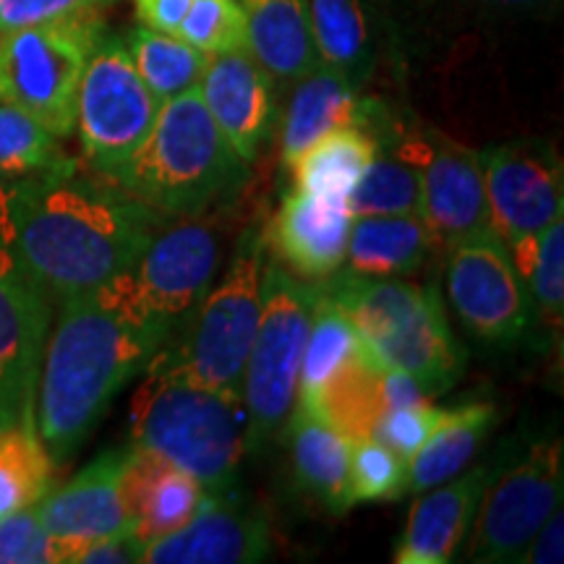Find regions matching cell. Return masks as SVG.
I'll return each mask as SVG.
<instances>
[{
  "mask_svg": "<svg viewBox=\"0 0 564 564\" xmlns=\"http://www.w3.org/2000/svg\"><path fill=\"white\" fill-rule=\"evenodd\" d=\"M165 215L76 160L0 181V246L47 299L89 293L137 262Z\"/></svg>",
  "mask_w": 564,
  "mask_h": 564,
  "instance_id": "6da1fadb",
  "label": "cell"
},
{
  "mask_svg": "<svg viewBox=\"0 0 564 564\" xmlns=\"http://www.w3.org/2000/svg\"><path fill=\"white\" fill-rule=\"evenodd\" d=\"M34 392V426L53 463H66L116 394L147 371L175 327L141 306L126 274L58 301Z\"/></svg>",
  "mask_w": 564,
  "mask_h": 564,
  "instance_id": "7a4b0ae2",
  "label": "cell"
},
{
  "mask_svg": "<svg viewBox=\"0 0 564 564\" xmlns=\"http://www.w3.org/2000/svg\"><path fill=\"white\" fill-rule=\"evenodd\" d=\"M144 373L131 403V444L192 474L209 497L230 494L249 453L241 392L194 382L160 350Z\"/></svg>",
  "mask_w": 564,
  "mask_h": 564,
  "instance_id": "3957f363",
  "label": "cell"
},
{
  "mask_svg": "<svg viewBox=\"0 0 564 564\" xmlns=\"http://www.w3.org/2000/svg\"><path fill=\"white\" fill-rule=\"evenodd\" d=\"M249 165L212 121L199 87L162 102L150 137L112 181L165 217H196L243 186Z\"/></svg>",
  "mask_w": 564,
  "mask_h": 564,
  "instance_id": "277c9868",
  "label": "cell"
},
{
  "mask_svg": "<svg viewBox=\"0 0 564 564\" xmlns=\"http://www.w3.org/2000/svg\"><path fill=\"white\" fill-rule=\"evenodd\" d=\"M319 288L348 316L379 364L405 371L432 398L463 377L465 352L434 285L337 270Z\"/></svg>",
  "mask_w": 564,
  "mask_h": 564,
  "instance_id": "5b68a950",
  "label": "cell"
},
{
  "mask_svg": "<svg viewBox=\"0 0 564 564\" xmlns=\"http://www.w3.org/2000/svg\"><path fill=\"white\" fill-rule=\"evenodd\" d=\"M264 253L262 232L246 230L220 282L188 314V327L160 348V356L194 382L241 392L246 361L262 319Z\"/></svg>",
  "mask_w": 564,
  "mask_h": 564,
  "instance_id": "8992f818",
  "label": "cell"
},
{
  "mask_svg": "<svg viewBox=\"0 0 564 564\" xmlns=\"http://www.w3.org/2000/svg\"><path fill=\"white\" fill-rule=\"evenodd\" d=\"M319 282L299 280L278 262L264 267L262 319L246 361L241 398L246 447L262 449L285 426L299 394V371Z\"/></svg>",
  "mask_w": 564,
  "mask_h": 564,
  "instance_id": "52a82bcc",
  "label": "cell"
},
{
  "mask_svg": "<svg viewBox=\"0 0 564 564\" xmlns=\"http://www.w3.org/2000/svg\"><path fill=\"white\" fill-rule=\"evenodd\" d=\"M102 32V11H95L0 34V102L68 139L84 68Z\"/></svg>",
  "mask_w": 564,
  "mask_h": 564,
  "instance_id": "ba28073f",
  "label": "cell"
},
{
  "mask_svg": "<svg viewBox=\"0 0 564 564\" xmlns=\"http://www.w3.org/2000/svg\"><path fill=\"white\" fill-rule=\"evenodd\" d=\"M162 102L147 89L123 37L100 34L76 95V126L91 173L116 178L150 137Z\"/></svg>",
  "mask_w": 564,
  "mask_h": 564,
  "instance_id": "9c48e42d",
  "label": "cell"
},
{
  "mask_svg": "<svg viewBox=\"0 0 564 564\" xmlns=\"http://www.w3.org/2000/svg\"><path fill=\"white\" fill-rule=\"evenodd\" d=\"M562 442L560 436L533 440L491 465L478 502L470 562L512 564L556 507H562Z\"/></svg>",
  "mask_w": 564,
  "mask_h": 564,
  "instance_id": "30bf717a",
  "label": "cell"
},
{
  "mask_svg": "<svg viewBox=\"0 0 564 564\" xmlns=\"http://www.w3.org/2000/svg\"><path fill=\"white\" fill-rule=\"evenodd\" d=\"M447 253L449 306L465 327L502 348L523 340L535 314L507 246L494 236L453 246Z\"/></svg>",
  "mask_w": 564,
  "mask_h": 564,
  "instance_id": "8fae6325",
  "label": "cell"
},
{
  "mask_svg": "<svg viewBox=\"0 0 564 564\" xmlns=\"http://www.w3.org/2000/svg\"><path fill=\"white\" fill-rule=\"evenodd\" d=\"M478 158L491 228L507 251L560 220L564 212L562 160L552 147L520 141L489 147Z\"/></svg>",
  "mask_w": 564,
  "mask_h": 564,
  "instance_id": "7c38bea8",
  "label": "cell"
},
{
  "mask_svg": "<svg viewBox=\"0 0 564 564\" xmlns=\"http://www.w3.org/2000/svg\"><path fill=\"white\" fill-rule=\"evenodd\" d=\"M220 257L223 241L217 230L199 220H186L162 225L123 274L141 306L175 327L215 285Z\"/></svg>",
  "mask_w": 564,
  "mask_h": 564,
  "instance_id": "4fadbf2b",
  "label": "cell"
},
{
  "mask_svg": "<svg viewBox=\"0 0 564 564\" xmlns=\"http://www.w3.org/2000/svg\"><path fill=\"white\" fill-rule=\"evenodd\" d=\"M400 152L421 171L419 217L432 232L434 246H453L494 238L489 204H486L481 158L455 141L405 139Z\"/></svg>",
  "mask_w": 564,
  "mask_h": 564,
  "instance_id": "5bb4252c",
  "label": "cell"
},
{
  "mask_svg": "<svg viewBox=\"0 0 564 564\" xmlns=\"http://www.w3.org/2000/svg\"><path fill=\"white\" fill-rule=\"evenodd\" d=\"M51 333V299L0 246V423L34 415V392Z\"/></svg>",
  "mask_w": 564,
  "mask_h": 564,
  "instance_id": "9a60e30c",
  "label": "cell"
},
{
  "mask_svg": "<svg viewBox=\"0 0 564 564\" xmlns=\"http://www.w3.org/2000/svg\"><path fill=\"white\" fill-rule=\"evenodd\" d=\"M126 453L129 447L102 453L66 486L47 491L34 505L42 525L58 546L61 562H74L89 541L137 528L121 489Z\"/></svg>",
  "mask_w": 564,
  "mask_h": 564,
  "instance_id": "2e32d148",
  "label": "cell"
},
{
  "mask_svg": "<svg viewBox=\"0 0 564 564\" xmlns=\"http://www.w3.org/2000/svg\"><path fill=\"white\" fill-rule=\"evenodd\" d=\"M274 82L257 58L241 51L209 55L199 82V95L212 121L225 133L232 150L251 165L264 150L278 121Z\"/></svg>",
  "mask_w": 564,
  "mask_h": 564,
  "instance_id": "e0dca14e",
  "label": "cell"
},
{
  "mask_svg": "<svg viewBox=\"0 0 564 564\" xmlns=\"http://www.w3.org/2000/svg\"><path fill=\"white\" fill-rule=\"evenodd\" d=\"M272 552L264 512L241 505L230 494L204 499L202 510L178 531L147 544L150 564H253Z\"/></svg>",
  "mask_w": 564,
  "mask_h": 564,
  "instance_id": "ac0fdd59",
  "label": "cell"
},
{
  "mask_svg": "<svg viewBox=\"0 0 564 564\" xmlns=\"http://www.w3.org/2000/svg\"><path fill=\"white\" fill-rule=\"evenodd\" d=\"M350 225L348 202L293 186L262 236L274 262L299 280L324 282L345 262Z\"/></svg>",
  "mask_w": 564,
  "mask_h": 564,
  "instance_id": "d6986e66",
  "label": "cell"
},
{
  "mask_svg": "<svg viewBox=\"0 0 564 564\" xmlns=\"http://www.w3.org/2000/svg\"><path fill=\"white\" fill-rule=\"evenodd\" d=\"M489 481V465L421 491L392 560L398 564H447L455 560L476 520L478 502Z\"/></svg>",
  "mask_w": 564,
  "mask_h": 564,
  "instance_id": "ffe728a7",
  "label": "cell"
},
{
  "mask_svg": "<svg viewBox=\"0 0 564 564\" xmlns=\"http://www.w3.org/2000/svg\"><path fill=\"white\" fill-rule=\"evenodd\" d=\"M121 489L137 533L147 544L186 525L207 499L192 474L137 444L126 453Z\"/></svg>",
  "mask_w": 564,
  "mask_h": 564,
  "instance_id": "44dd1931",
  "label": "cell"
},
{
  "mask_svg": "<svg viewBox=\"0 0 564 564\" xmlns=\"http://www.w3.org/2000/svg\"><path fill=\"white\" fill-rule=\"evenodd\" d=\"M358 84L322 63L295 82L280 126V162L288 171L329 131L361 123L366 100L358 97Z\"/></svg>",
  "mask_w": 564,
  "mask_h": 564,
  "instance_id": "7402d4cb",
  "label": "cell"
},
{
  "mask_svg": "<svg viewBox=\"0 0 564 564\" xmlns=\"http://www.w3.org/2000/svg\"><path fill=\"white\" fill-rule=\"evenodd\" d=\"M246 51L274 82L295 84L319 66L308 0H241Z\"/></svg>",
  "mask_w": 564,
  "mask_h": 564,
  "instance_id": "603a6c76",
  "label": "cell"
},
{
  "mask_svg": "<svg viewBox=\"0 0 564 564\" xmlns=\"http://www.w3.org/2000/svg\"><path fill=\"white\" fill-rule=\"evenodd\" d=\"M288 447H291L293 474L301 489L327 512H350L352 497L348 476L352 442L345 440L319 413L295 405L288 415Z\"/></svg>",
  "mask_w": 564,
  "mask_h": 564,
  "instance_id": "cb8c5ba5",
  "label": "cell"
},
{
  "mask_svg": "<svg viewBox=\"0 0 564 564\" xmlns=\"http://www.w3.org/2000/svg\"><path fill=\"white\" fill-rule=\"evenodd\" d=\"M434 238L419 215L352 217L340 270L361 278H405L426 264Z\"/></svg>",
  "mask_w": 564,
  "mask_h": 564,
  "instance_id": "d4e9b609",
  "label": "cell"
},
{
  "mask_svg": "<svg viewBox=\"0 0 564 564\" xmlns=\"http://www.w3.org/2000/svg\"><path fill=\"white\" fill-rule=\"evenodd\" d=\"M494 421L497 411L489 403H465L444 411L434 432L408 460V491H429L460 476L484 447Z\"/></svg>",
  "mask_w": 564,
  "mask_h": 564,
  "instance_id": "484cf974",
  "label": "cell"
},
{
  "mask_svg": "<svg viewBox=\"0 0 564 564\" xmlns=\"http://www.w3.org/2000/svg\"><path fill=\"white\" fill-rule=\"evenodd\" d=\"M382 371L384 366L361 340L348 361L322 384L312 403L303 408L333 423L348 442L371 440L382 413Z\"/></svg>",
  "mask_w": 564,
  "mask_h": 564,
  "instance_id": "4316f807",
  "label": "cell"
},
{
  "mask_svg": "<svg viewBox=\"0 0 564 564\" xmlns=\"http://www.w3.org/2000/svg\"><path fill=\"white\" fill-rule=\"evenodd\" d=\"M379 150V139L364 126H343L329 131L301 154L291 167L293 186L329 199L348 202L350 188Z\"/></svg>",
  "mask_w": 564,
  "mask_h": 564,
  "instance_id": "83f0119b",
  "label": "cell"
},
{
  "mask_svg": "<svg viewBox=\"0 0 564 564\" xmlns=\"http://www.w3.org/2000/svg\"><path fill=\"white\" fill-rule=\"evenodd\" d=\"M308 19L322 66L361 87L371 66V32L361 0H308Z\"/></svg>",
  "mask_w": 564,
  "mask_h": 564,
  "instance_id": "f1b7e54d",
  "label": "cell"
},
{
  "mask_svg": "<svg viewBox=\"0 0 564 564\" xmlns=\"http://www.w3.org/2000/svg\"><path fill=\"white\" fill-rule=\"evenodd\" d=\"M133 68L160 102L196 89L207 68L209 55L186 40L139 24L123 37Z\"/></svg>",
  "mask_w": 564,
  "mask_h": 564,
  "instance_id": "f546056e",
  "label": "cell"
},
{
  "mask_svg": "<svg viewBox=\"0 0 564 564\" xmlns=\"http://www.w3.org/2000/svg\"><path fill=\"white\" fill-rule=\"evenodd\" d=\"M352 217L369 215H419L421 212V171L392 141H382L379 150L358 175L348 194Z\"/></svg>",
  "mask_w": 564,
  "mask_h": 564,
  "instance_id": "4dcf8cb0",
  "label": "cell"
},
{
  "mask_svg": "<svg viewBox=\"0 0 564 564\" xmlns=\"http://www.w3.org/2000/svg\"><path fill=\"white\" fill-rule=\"evenodd\" d=\"M53 465L34 415L0 426V514L37 505L51 491Z\"/></svg>",
  "mask_w": 564,
  "mask_h": 564,
  "instance_id": "1f68e13d",
  "label": "cell"
},
{
  "mask_svg": "<svg viewBox=\"0 0 564 564\" xmlns=\"http://www.w3.org/2000/svg\"><path fill=\"white\" fill-rule=\"evenodd\" d=\"M510 257L531 295L533 314L549 329H562L564 314V220H554L535 238L512 246Z\"/></svg>",
  "mask_w": 564,
  "mask_h": 564,
  "instance_id": "d6a6232c",
  "label": "cell"
},
{
  "mask_svg": "<svg viewBox=\"0 0 564 564\" xmlns=\"http://www.w3.org/2000/svg\"><path fill=\"white\" fill-rule=\"evenodd\" d=\"M358 343H361V337H358L356 327L319 288L312 327H308L306 345H303L299 394H295V400L301 405L312 403L316 392L322 390V384L348 361L350 352L358 348Z\"/></svg>",
  "mask_w": 564,
  "mask_h": 564,
  "instance_id": "836d02e7",
  "label": "cell"
},
{
  "mask_svg": "<svg viewBox=\"0 0 564 564\" xmlns=\"http://www.w3.org/2000/svg\"><path fill=\"white\" fill-rule=\"evenodd\" d=\"M63 139L30 112L0 102V181H19L63 167L70 158Z\"/></svg>",
  "mask_w": 564,
  "mask_h": 564,
  "instance_id": "e575fe53",
  "label": "cell"
},
{
  "mask_svg": "<svg viewBox=\"0 0 564 564\" xmlns=\"http://www.w3.org/2000/svg\"><path fill=\"white\" fill-rule=\"evenodd\" d=\"M350 497L358 502H387L408 491V460L377 440L352 442Z\"/></svg>",
  "mask_w": 564,
  "mask_h": 564,
  "instance_id": "d590c367",
  "label": "cell"
},
{
  "mask_svg": "<svg viewBox=\"0 0 564 564\" xmlns=\"http://www.w3.org/2000/svg\"><path fill=\"white\" fill-rule=\"evenodd\" d=\"M175 37L202 53H230L246 47V13L241 0H192Z\"/></svg>",
  "mask_w": 564,
  "mask_h": 564,
  "instance_id": "8d00e7d4",
  "label": "cell"
},
{
  "mask_svg": "<svg viewBox=\"0 0 564 564\" xmlns=\"http://www.w3.org/2000/svg\"><path fill=\"white\" fill-rule=\"evenodd\" d=\"M0 564H61L34 505L0 514Z\"/></svg>",
  "mask_w": 564,
  "mask_h": 564,
  "instance_id": "74e56055",
  "label": "cell"
},
{
  "mask_svg": "<svg viewBox=\"0 0 564 564\" xmlns=\"http://www.w3.org/2000/svg\"><path fill=\"white\" fill-rule=\"evenodd\" d=\"M442 408L434 403L411 405V408H384L379 413L377 426H373L371 440L382 442L392 453H398L405 460H411L415 449L426 442V436L434 432L436 421L442 419Z\"/></svg>",
  "mask_w": 564,
  "mask_h": 564,
  "instance_id": "f35d334b",
  "label": "cell"
},
{
  "mask_svg": "<svg viewBox=\"0 0 564 564\" xmlns=\"http://www.w3.org/2000/svg\"><path fill=\"white\" fill-rule=\"evenodd\" d=\"M112 0H0V34L79 13L105 11Z\"/></svg>",
  "mask_w": 564,
  "mask_h": 564,
  "instance_id": "ab89813d",
  "label": "cell"
},
{
  "mask_svg": "<svg viewBox=\"0 0 564 564\" xmlns=\"http://www.w3.org/2000/svg\"><path fill=\"white\" fill-rule=\"evenodd\" d=\"M144 549L147 541L137 533V528H129L89 541L70 564H137L144 562Z\"/></svg>",
  "mask_w": 564,
  "mask_h": 564,
  "instance_id": "60d3db41",
  "label": "cell"
},
{
  "mask_svg": "<svg viewBox=\"0 0 564 564\" xmlns=\"http://www.w3.org/2000/svg\"><path fill=\"white\" fill-rule=\"evenodd\" d=\"M564 560V512L562 507L549 514L546 523L535 531L531 544L525 546L520 562L523 564H560Z\"/></svg>",
  "mask_w": 564,
  "mask_h": 564,
  "instance_id": "b9f144b4",
  "label": "cell"
},
{
  "mask_svg": "<svg viewBox=\"0 0 564 564\" xmlns=\"http://www.w3.org/2000/svg\"><path fill=\"white\" fill-rule=\"evenodd\" d=\"M133 9L144 26L175 34L186 11L192 9V0H133Z\"/></svg>",
  "mask_w": 564,
  "mask_h": 564,
  "instance_id": "7bdbcfd3",
  "label": "cell"
},
{
  "mask_svg": "<svg viewBox=\"0 0 564 564\" xmlns=\"http://www.w3.org/2000/svg\"><path fill=\"white\" fill-rule=\"evenodd\" d=\"M432 403V394L415 382L413 377H408L405 371L387 369L382 371V411L384 408H411Z\"/></svg>",
  "mask_w": 564,
  "mask_h": 564,
  "instance_id": "ee69618b",
  "label": "cell"
},
{
  "mask_svg": "<svg viewBox=\"0 0 564 564\" xmlns=\"http://www.w3.org/2000/svg\"><path fill=\"white\" fill-rule=\"evenodd\" d=\"M489 3H497V6H533V3H541V0H489Z\"/></svg>",
  "mask_w": 564,
  "mask_h": 564,
  "instance_id": "f6af8a7d",
  "label": "cell"
},
{
  "mask_svg": "<svg viewBox=\"0 0 564 564\" xmlns=\"http://www.w3.org/2000/svg\"><path fill=\"white\" fill-rule=\"evenodd\" d=\"M0 426H3V423H0Z\"/></svg>",
  "mask_w": 564,
  "mask_h": 564,
  "instance_id": "bcb514c9",
  "label": "cell"
}]
</instances>
